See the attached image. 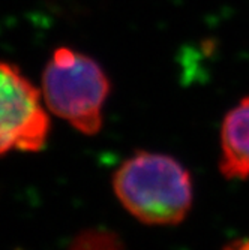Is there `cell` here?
Here are the masks:
<instances>
[{
  "instance_id": "3957f363",
  "label": "cell",
  "mask_w": 249,
  "mask_h": 250,
  "mask_svg": "<svg viewBox=\"0 0 249 250\" xmlns=\"http://www.w3.org/2000/svg\"><path fill=\"white\" fill-rule=\"evenodd\" d=\"M42 93L18 66L0 62V156L39 151L50 133Z\"/></svg>"
},
{
  "instance_id": "5b68a950",
  "label": "cell",
  "mask_w": 249,
  "mask_h": 250,
  "mask_svg": "<svg viewBox=\"0 0 249 250\" xmlns=\"http://www.w3.org/2000/svg\"><path fill=\"white\" fill-rule=\"evenodd\" d=\"M69 250H126L122 238L110 229L92 228L81 231L71 243Z\"/></svg>"
},
{
  "instance_id": "277c9868",
  "label": "cell",
  "mask_w": 249,
  "mask_h": 250,
  "mask_svg": "<svg viewBox=\"0 0 249 250\" xmlns=\"http://www.w3.org/2000/svg\"><path fill=\"white\" fill-rule=\"evenodd\" d=\"M219 169L228 180L249 178V96L224 117Z\"/></svg>"
},
{
  "instance_id": "6da1fadb",
  "label": "cell",
  "mask_w": 249,
  "mask_h": 250,
  "mask_svg": "<svg viewBox=\"0 0 249 250\" xmlns=\"http://www.w3.org/2000/svg\"><path fill=\"white\" fill-rule=\"evenodd\" d=\"M122 206L143 223L177 225L192 207V178L174 157L137 151L113 175Z\"/></svg>"
},
{
  "instance_id": "7a4b0ae2",
  "label": "cell",
  "mask_w": 249,
  "mask_h": 250,
  "mask_svg": "<svg viewBox=\"0 0 249 250\" xmlns=\"http://www.w3.org/2000/svg\"><path fill=\"white\" fill-rule=\"evenodd\" d=\"M110 87L101 64L69 47L56 48L42 71L41 93L45 106L84 135L101 130Z\"/></svg>"
},
{
  "instance_id": "8992f818",
  "label": "cell",
  "mask_w": 249,
  "mask_h": 250,
  "mask_svg": "<svg viewBox=\"0 0 249 250\" xmlns=\"http://www.w3.org/2000/svg\"><path fill=\"white\" fill-rule=\"evenodd\" d=\"M224 250H249V238H242L231 241L224 247Z\"/></svg>"
}]
</instances>
